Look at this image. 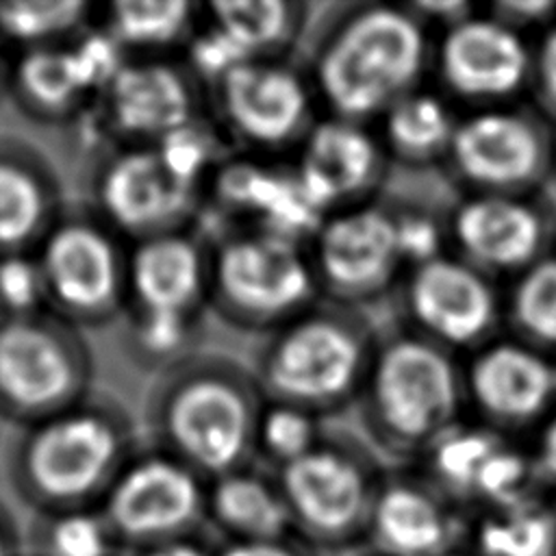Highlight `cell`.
Instances as JSON below:
<instances>
[{"mask_svg":"<svg viewBox=\"0 0 556 556\" xmlns=\"http://www.w3.org/2000/svg\"><path fill=\"white\" fill-rule=\"evenodd\" d=\"M0 556H4V541H2V534H0Z\"/></svg>","mask_w":556,"mask_h":556,"instance_id":"cell-47","label":"cell"},{"mask_svg":"<svg viewBox=\"0 0 556 556\" xmlns=\"http://www.w3.org/2000/svg\"><path fill=\"white\" fill-rule=\"evenodd\" d=\"M217 96L232 135L258 152L298 150L321 117L304 67L287 59L241 63L217 83Z\"/></svg>","mask_w":556,"mask_h":556,"instance_id":"cell-11","label":"cell"},{"mask_svg":"<svg viewBox=\"0 0 556 556\" xmlns=\"http://www.w3.org/2000/svg\"><path fill=\"white\" fill-rule=\"evenodd\" d=\"M482 7L486 13L523 35H528L530 30L541 33L556 22L554 0H502Z\"/></svg>","mask_w":556,"mask_h":556,"instance_id":"cell-42","label":"cell"},{"mask_svg":"<svg viewBox=\"0 0 556 556\" xmlns=\"http://www.w3.org/2000/svg\"><path fill=\"white\" fill-rule=\"evenodd\" d=\"M441 556H480V554L469 545V547H452V549H447Z\"/></svg>","mask_w":556,"mask_h":556,"instance_id":"cell-46","label":"cell"},{"mask_svg":"<svg viewBox=\"0 0 556 556\" xmlns=\"http://www.w3.org/2000/svg\"><path fill=\"white\" fill-rule=\"evenodd\" d=\"M39 267L46 293L67 313L91 317L113 306L126 280L113 241L93 224L67 222L41 248Z\"/></svg>","mask_w":556,"mask_h":556,"instance_id":"cell-16","label":"cell"},{"mask_svg":"<svg viewBox=\"0 0 556 556\" xmlns=\"http://www.w3.org/2000/svg\"><path fill=\"white\" fill-rule=\"evenodd\" d=\"M389 163L374 126L321 115L298 146L291 167L306 202L324 219L376 200Z\"/></svg>","mask_w":556,"mask_h":556,"instance_id":"cell-14","label":"cell"},{"mask_svg":"<svg viewBox=\"0 0 556 556\" xmlns=\"http://www.w3.org/2000/svg\"><path fill=\"white\" fill-rule=\"evenodd\" d=\"M208 267L198 245L180 235L146 237L126 267V282L139 311L191 313L204 293Z\"/></svg>","mask_w":556,"mask_h":556,"instance_id":"cell-22","label":"cell"},{"mask_svg":"<svg viewBox=\"0 0 556 556\" xmlns=\"http://www.w3.org/2000/svg\"><path fill=\"white\" fill-rule=\"evenodd\" d=\"M465 404L502 434L534 432L556 408V361L515 337H497L463 363Z\"/></svg>","mask_w":556,"mask_h":556,"instance_id":"cell-12","label":"cell"},{"mask_svg":"<svg viewBox=\"0 0 556 556\" xmlns=\"http://www.w3.org/2000/svg\"><path fill=\"white\" fill-rule=\"evenodd\" d=\"M78 387L70 345L48 326L11 319L0 326V400L20 413H50Z\"/></svg>","mask_w":556,"mask_h":556,"instance_id":"cell-18","label":"cell"},{"mask_svg":"<svg viewBox=\"0 0 556 556\" xmlns=\"http://www.w3.org/2000/svg\"><path fill=\"white\" fill-rule=\"evenodd\" d=\"M106 104L119 130L154 143L193 122L187 80L163 63L124 65L106 89Z\"/></svg>","mask_w":556,"mask_h":556,"instance_id":"cell-21","label":"cell"},{"mask_svg":"<svg viewBox=\"0 0 556 556\" xmlns=\"http://www.w3.org/2000/svg\"><path fill=\"white\" fill-rule=\"evenodd\" d=\"M165 167L182 182L195 187V182L208 172L213 159V141L191 122L185 128L163 137L152 146Z\"/></svg>","mask_w":556,"mask_h":556,"instance_id":"cell-34","label":"cell"},{"mask_svg":"<svg viewBox=\"0 0 556 556\" xmlns=\"http://www.w3.org/2000/svg\"><path fill=\"white\" fill-rule=\"evenodd\" d=\"M406 330L452 354L480 350L504 324V293L497 280L445 252L404 271L400 280Z\"/></svg>","mask_w":556,"mask_h":556,"instance_id":"cell-9","label":"cell"},{"mask_svg":"<svg viewBox=\"0 0 556 556\" xmlns=\"http://www.w3.org/2000/svg\"><path fill=\"white\" fill-rule=\"evenodd\" d=\"M454 506L426 478H382L365 536L380 556H441L456 547Z\"/></svg>","mask_w":556,"mask_h":556,"instance_id":"cell-17","label":"cell"},{"mask_svg":"<svg viewBox=\"0 0 556 556\" xmlns=\"http://www.w3.org/2000/svg\"><path fill=\"white\" fill-rule=\"evenodd\" d=\"M458 117L456 106L437 87L424 85L389 106L374 128L389 161L430 167L445 165Z\"/></svg>","mask_w":556,"mask_h":556,"instance_id":"cell-23","label":"cell"},{"mask_svg":"<svg viewBox=\"0 0 556 556\" xmlns=\"http://www.w3.org/2000/svg\"><path fill=\"white\" fill-rule=\"evenodd\" d=\"M380 480L371 456L358 445L321 437L311 452L280 467L276 484L302 536L343 545L365 534Z\"/></svg>","mask_w":556,"mask_h":556,"instance_id":"cell-7","label":"cell"},{"mask_svg":"<svg viewBox=\"0 0 556 556\" xmlns=\"http://www.w3.org/2000/svg\"><path fill=\"white\" fill-rule=\"evenodd\" d=\"M434 33L410 2L358 0L321 13L302 65L321 115L374 126L426 85Z\"/></svg>","mask_w":556,"mask_h":556,"instance_id":"cell-1","label":"cell"},{"mask_svg":"<svg viewBox=\"0 0 556 556\" xmlns=\"http://www.w3.org/2000/svg\"><path fill=\"white\" fill-rule=\"evenodd\" d=\"M222 28L250 61L285 59L306 33L308 4L300 0H232L208 7Z\"/></svg>","mask_w":556,"mask_h":556,"instance_id":"cell-24","label":"cell"},{"mask_svg":"<svg viewBox=\"0 0 556 556\" xmlns=\"http://www.w3.org/2000/svg\"><path fill=\"white\" fill-rule=\"evenodd\" d=\"M471 547L480 556H554L556 510L534 495L482 510L471 528Z\"/></svg>","mask_w":556,"mask_h":556,"instance_id":"cell-26","label":"cell"},{"mask_svg":"<svg viewBox=\"0 0 556 556\" xmlns=\"http://www.w3.org/2000/svg\"><path fill=\"white\" fill-rule=\"evenodd\" d=\"M150 556H206V554L191 543H165L156 547Z\"/></svg>","mask_w":556,"mask_h":556,"instance_id":"cell-45","label":"cell"},{"mask_svg":"<svg viewBox=\"0 0 556 556\" xmlns=\"http://www.w3.org/2000/svg\"><path fill=\"white\" fill-rule=\"evenodd\" d=\"M245 61H250L245 52L215 24H208V28L198 33L191 41L193 70L200 76L215 80V85Z\"/></svg>","mask_w":556,"mask_h":556,"instance_id":"cell-40","label":"cell"},{"mask_svg":"<svg viewBox=\"0 0 556 556\" xmlns=\"http://www.w3.org/2000/svg\"><path fill=\"white\" fill-rule=\"evenodd\" d=\"M191 332L187 313L172 311H139L135 321L137 345L152 356H169L178 352Z\"/></svg>","mask_w":556,"mask_h":556,"instance_id":"cell-39","label":"cell"},{"mask_svg":"<svg viewBox=\"0 0 556 556\" xmlns=\"http://www.w3.org/2000/svg\"><path fill=\"white\" fill-rule=\"evenodd\" d=\"M530 72L532 41L482 4L434 33V87L465 113L521 102L530 89Z\"/></svg>","mask_w":556,"mask_h":556,"instance_id":"cell-8","label":"cell"},{"mask_svg":"<svg viewBox=\"0 0 556 556\" xmlns=\"http://www.w3.org/2000/svg\"><path fill=\"white\" fill-rule=\"evenodd\" d=\"M46 215V193L37 176L15 161L0 159V248L26 243Z\"/></svg>","mask_w":556,"mask_h":556,"instance_id":"cell-31","label":"cell"},{"mask_svg":"<svg viewBox=\"0 0 556 556\" xmlns=\"http://www.w3.org/2000/svg\"><path fill=\"white\" fill-rule=\"evenodd\" d=\"M15 76L20 91L39 109H67L87 93L70 48L39 46L26 52Z\"/></svg>","mask_w":556,"mask_h":556,"instance_id":"cell-29","label":"cell"},{"mask_svg":"<svg viewBox=\"0 0 556 556\" xmlns=\"http://www.w3.org/2000/svg\"><path fill=\"white\" fill-rule=\"evenodd\" d=\"M195 187L178 180L154 148L115 156L100 180V202L113 224L137 235H161L193 204Z\"/></svg>","mask_w":556,"mask_h":556,"instance_id":"cell-19","label":"cell"},{"mask_svg":"<svg viewBox=\"0 0 556 556\" xmlns=\"http://www.w3.org/2000/svg\"><path fill=\"white\" fill-rule=\"evenodd\" d=\"M202 502L189 465L150 456L128 467L109 493V519L128 536H163L187 526Z\"/></svg>","mask_w":556,"mask_h":556,"instance_id":"cell-20","label":"cell"},{"mask_svg":"<svg viewBox=\"0 0 556 556\" xmlns=\"http://www.w3.org/2000/svg\"><path fill=\"white\" fill-rule=\"evenodd\" d=\"M532 106L556 126V22L532 41L530 89Z\"/></svg>","mask_w":556,"mask_h":556,"instance_id":"cell-41","label":"cell"},{"mask_svg":"<svg viewBox=\"0 0 556 556\" xmlns=\"http://www.w3.org/2000/svg\"><path fill=\"white\" fill-rule=\"evenodd\" d=\"M397 224L400 250L406 263V269L426 263L434 256L450 252L447 222L441 226L432 215L421 208H393Z\"/></svg>","mask_w":556,"mask_h":556,"instance_id":"cell-35","label":"cell"},{"mask_svg":"<svg viewBox=\"0 0 556 556\" xmlns=\"http://www.w3.org/2000/svg\"><path fill=\"white\" fill-rule=\"evenodd\" d=\"M356 402L380 450L421 458L467 413L463 365L456 354L404 328L378 339Z\"/></svg>","mask_w":556,"mask_h":556,"instance_id":"cell-2","label":"cell"},{"mask_svg":"<svg viewBox=\"0 0 556 556\" xmlns=\"http://www.w3.org/2000/svg\"><path fill=\"white\" fill-rule=\"evenodd\" d=\"M119 437L113 424L89 408L65 410L43 421L24 452L30 482L52 500L93 491L113 467Z\"/></svg>","mask_w":556,"mask_h":556,"instance_id":"cell-15","label":"cell"},{"mask_svg":"<svg viewBox=\"0 0 556 556\" xmlns=\"http://www.w3.org/2000/svg\"><path fill=\"white\" fill-rule=\"evenodd\" d=\"M219 556H306L287 539L278 541H235Z\"/></svg>","mask_w":556,"mask_h":556,"instance_id":"cell-44","label":"cell"},{"mask_svg":"<svg viewBox=\"0 0 556 556\" xmlns=\"http://www.w3.org/2000/svg\"><path fill=\"white\" fill-rule=\"evenodd\" d=\"M554 178H556V156H554Z\"/></svg>","mask_w":556,"mask_h":556,"instance_id":"cell-48","label":"cell"},{"mask_svg":"<svg viewBox=\"0 0 556 556\" xmlns=\"http://www.w3.org/2000/svg\"><path fill=\"white\" fill-rule=\"evenodd\" d=\"M504 324L510 337L556 361V250L510 278Z\"/></svg>","mask_w":556,"mask_h":556,"instance_id":"cell-28","label":"cell"},{"mask_svg":"<svg viewBox=\"0 0 556 556\" xmlns=\"http://www.w3.org/2000/svg\"><path fill=\"white\" fill-rule=\"evenodd\" d=\"M46 293L39 261L20 252H9L0 258V304L13 313H30Z\"/></svg>","mask_w":556,"mask_h":556,"instance_id":"cell-37","label":"cell"},{"mask_svg":"<svg viewBox=\"0 0 556 556\" xmlns=\"http://www.w3.org/2000/svg\"><path fill=\"white\" fill-rule=\"evenodd\" d=\"M532 434V447L528 452L532 458L536 482L545 489L556 491V408Z\"/></svg>","mask_w":556,"mask_h":556,"instance_id":"cell-43","label":"cell"},{"mask_svg":"<svg viewBox=\"0 0 556 556\" xmlns=\"http://www.w3.org/2000/svg\"><path fill=\"white\" fill-rule=\"evenodd\" d=\"M211 510L237 541H278L293 528L278 484L241 469L217 478Z\"/></svg>","mask_w":556,"mask_h":556,"instance_id":"cell-25","label":"cell"},{"mask_svg":"<svg viewBox=\"0 0 556 556\" xmlns=\"http://www.w3.org/2000/svg\"><path fill=\"white\" fill-rule=\"evenodd\" d=\"M306 248L319 295L354 308L384 295L406 271L395 211L378 200L326 215Z\"/></svg>","mask_w":556,"mask_h":556,"instance_id":"cell-10","label":"cell"},{"mask_svg":"<svg viewBox=\"0 0 556 556\" xmlns=\"http://www.w3.org/2000/svg\"><path fill=\"white\" fill-rule=\"evenodd\" d=\"M208 282L224 311L252 328L276 330L321 300L306 243L254 226L217 248Z\"/></svg>","mask_w":556,"mask_h":556,"instance_id":"cell-5","label":"cell"},{"mask_svg":"<svg viewBox=\"0 0 556 556\" xmlns=\"http://www.w3.org/2000/svg\"><path fill=\"white\" fill-rule=\"evenodd\" d=\"M191 4L169 2H117L109 9V33L132 48H163L174 43L191 22Z\"/></svg>","mask_w":556,"mask_h":556,"instance_id":"cell-30","label":"cell"},{"mask_svg":"<svg viewBox=\"0 0 556 556\" xmlns=\"http://www.w3.org/2000/svg\"><path fill=\"white\" fill-rule=\"evenodd\" d=\"M321 437L317 415L291 404L265 400L256 430V447H261L278 469L311 452Z\"/></svg>","mask_w":556,"mask_h":556,"instance_id":"cell-32","label":"cell"},{"mask_svg":"<svg viewBox=\"0 0 556 556\" xmlns=\"http://www.w3.org/2000/svg\"><path fill=\"white\" fill-rule=\"evenodd\" d=\"M122 48L124 46L109 30L91 33L70 48L85 91L109 89V85L126 65Z\"/></svg>","mask_w":556,"mask_h":556,"instance_id":"cell-36","label":"cell"},{"mask_svg":"<svg viewBox=\"0 0 556 556\" xmlns=\"http://www.w3.org/2000/svg\"><path fill=\"white\" fill-rule=\"evenodd\" d=\"M506 439L480 424L460 421L421 456L428 469L426 480L452 502H476L478 482Z\"/></svg>","mask_w":556,"mask_h":556,"instance_id":"cell-27","label":"cell"},{"mask_svg":"<svg viewBox=\"0 0 556 556\" xmlns=\"http://www.w3.org/2000/svg\"><path fill=\"white\" fill-rule=\"evenodd\" d=\"M450 252L493 280L515 278L556 248V222L534 195H465L447 217Z\"/></svg>","mask_w":556,"mask_h":556,"instance_id":"cell-13","label":"cell"},{"mask_svg":"<svg viewBox=\"0 0 556 556\" xmlns=\"http://www.w3.org/2000/svg\"><path fill=\"white\" fill-rule=\"evenodd\" d=\"M85 11V2H7L0 4V30L15 41L39 48L74 28Z\"/></svg>","mask_w":556,"mask_h":556,"instance_id":"cell-33","label":"cell"},{"mask_svg":"<svg viewBox=\"0 0 556 556\" xmlns=\"http://www.w3.org/2000/svg\"><path fill=\"white\" fill-rule=\"evenodd\" d=\"M48 547L50 556H106L109 539L104 526L96 517L72 513L52 526Z\"/></svg>","mask_w":556,"mask_h":556,"instance_id":"cell-38","label":"cell"},{"mask_svg":"<svg viewBox=\"0 0 556 556\" xmlns=\"http://www.w3.org/2000/svg\"><path fill=\"white\" fill-rule=\"evenodd\" d=\"M554 156L556 126L517 102L463 113L445 167L465 195H536L554 178Z\"/></svg>","mask_w":556,"mask_h":556,"instance_id":"cell-4","label":"cell"},{"mask_svg":"<svg viewBox=\"0 0 556 556\" xmlns=\"http://www.w3.org/2000/svg\"><path fill=\"white\" fill-rule=\"evenodd\" d=\"M263 400L258 382L232 367L200 369L165 404L167 437L189 467L226 476L256 447Z\"/></svg>","mask_w":556,"mask_h":556,"instance_id":"cell-6","label":"cell"},{"mask_svg":"<svg viewBox=\"0 0 556 556\" xmlns=\"http://www.w3.org/2000/svg\"><path fill=\"white\" fill-rule=\"evenodd\" d=\"M376 348L378 337L361 308L321 298L274 330L256 382L267 402L324 417L358 400Z\"/></svg>","mask_w":556,"mask_h":556,"instance_id":"cell-3","label":"cell"},{"mask_svg":"<svg viewBox=\"0 0 556 556\" xmlns=\"http://www.w3.org/2000/svg\"><path fill=\"white\" fill-rule=\"evenodd\" d=\"M554 556H556V554H554Z\"/></svg>","mask_w":556,"mask_h":556,"instance_id":"cell-49","label":"cell"}]
</instances>
